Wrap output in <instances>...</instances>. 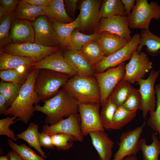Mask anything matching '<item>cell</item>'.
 I'll return each instance as SVG.
<instances>
[{
	"label": "cell",
	"mask_w": 160,
	"mask_h": 160,
	"mask_svg": "<svg viewBox=\"0 0 160 160\" xmlns=\"http://www.w3.org/2000/svg\"><path fill=\"white\" fill-rule=\"evenodd\" d=\"M39 70L32 69L22 85L14 102L5 111L4 115L14 116L25 124L28 123L33 116L34 104L40 101L35 91L34 85Z\"/></svg>",
	"instance_id": "1"
},
{
	"label": "cell",
	"mask_w": 160,
	"mask_h": 160,
	"mask_svg": "<svg viewBox=\"0 0 160 160\" xmlns=\"http://www.w3.org/2000/svg\"><path fill=\"white\" fill-rule=\"evenodd\" d=\"M78 101L64 89L45 101L43 105L36 104L34 111L45 114L46 124H54L71 114L78 112Z\"/></svg>",
	"instance_id": "2"
},
{
	"label": "cell",
	"mask_w": 160,
	"mask_h": 160,
	"mask_svg": "<svg viewBox=\"0 0 160 160\" xmlns=\"http://www.w3.org/2000/svg\"><path fill=\"white\" fill-rule=\"evenodd\" d=\"M63 87L79 102L100 104V88L92 76L76 75L69 78Z\"/></svg>",
	"instance_id": "3"
},
{
	"label": "cell",
	"mask_w": 160,
	"mask_h": 160,
	"mask_svg": "<svg viewBox=\"0 0 160 160\" xmlns=\"http://www.w3.org/2000/svg\"><path fill=\"white\" fill-rule=\"evenodd\" d=\"M70 77L66 74L49 70H39L34 87L40 100L44 102L56 94Z\"/></svg>",
	"instance_id": "4"
},
{
	"label": "cell",
	"mask_w": 160,
	"mask_h": 160,
	"mask_svg": "<svg viewBox=\"0 0 160 160\" xmlns=\"http://www.w3.org/2000/svg\"><path fill=\"white\" fill-rule=\"evenodd\" d=\"M127 17L130 28L149 29L152 19H160V5L153 1L149 3L147 0H136L134 8Z\"/></svg>",
	"instance_id": "5"
},
{
	"label": "cell",
	"mask_w": 160,
	"mask_h": 160,
	"mask_svg": "<svg viewBox=\"0 0 160 160\" xmlns=\"http://www.w3.org/2000/svg\"><path fill=\"white\" fill-rule=\"evenodd\" d=\"M101 0H83L81 1L79 16L80 25L78 28L85 34H90L97 32L102 19L100 9Z\"/></svg>",
	"instance_id": "6"
},
{
	"label": "cell",
	"mask_w": 160,
	"mask_h": 160,
	"mask_svg": "<svg viewBox=\"0 0 160 160\" xmlns=\"http://www.w3.org/2000/svg\"><path fill=\"white\" fill-rule=\"evenodd\" d=\"M124 62L115 67L108 68L102 72H95L94 76L98 83L100 93V105L102 106L117 84L123 80L125 75Z\"/></svg>",
	"instance_id": "7"
},
{
	"label": "cell",
	"mask_w": 160,
	"mask_h": 160,
	"mask_svg": "<svg viewBox=\"0 0 160 160\" xmlns=\"http://www.w3.org/2000/svg\"><path fill=\"white\" fill-rule=\"evenodd\" d=\"M140 40V34H134L132 39L122 48L105 57L102 61L93 66L97 72H102L111 68L116 67L130 60L133 53L137 50Z\"/></svg>",
	"instance_id": "8"
},
{
	"label": "cell",
	"mask_w": 160,
	"mask_h": 160,
	"mask_svg": "<svg viewBox=\"0 0 160 160\" xmlns=\"http://www.w3.org/2000/svg\"><path fill=\"white\" fill-rule=\"evenodd\" d=\"M100 103L78 102L81 130L84 136L93 132L103 131L100 116Z\"/></svg>",
	"instance_id": "9"
},
{
	"label": "cell",
	"mask_w": 160,
	"mask_h": 160,
	"mask_svg": "<svg viewBox=\"0 0 160 160\" xmlns=\"http://www.w3.org/2000/svg\"><path fill=\"white\" fill-rule=\"evenodd\" d=\"M8 54L33 58L37 62L59 50L58 47H48L34 43H10L1 49Z\"/></svg>",
	"instance_id": "10"
},
{
	"label": "cell",
	"mask_w": 160,
	"mask_h": 160,
	"mask_svg": "<svg viewBox=\"0 0 160 160\" xmlns=\"http://www.w3.org/2000/svg\"><path fill=\"white\" fill-rule=\"evenodd\" d=\"M160 72V68L158 71L152 70L147 79H142L138 82L141 99L139 109L142 111L144 119L148 113L152 112L155 109L156 96L155 84Z\"/></svg>",
	"instance_id": "11"
},
{
	"label": "cell",
	"mask_w": 160,
	"mask_h": 160,
	"mask_svg": "<svg viewBox=\"0 0 160 160\" xmlns=\"http://www.w3.org/2000/svg\"><path fill=\"white\" fill-rule=\"evenodd\" d=\"M153 68V63L143 52L135 50L129 62L126 64L123 80L130 84L138 82L143 79Z\"/></svg>",
	"instance_id": "12"
},
{
	"label": "cell",
	"mask_w": 160,
	"mask_h": 160,
	"mask_svg": "<svg viewBox=\"0 0 160 160\" xmlns=\"http://www.w3.org/2000/svg\"><path fill=\"white\" fill-rule=\"evenodd\" d=\"M146 124L122 133L119 137V148L113 160H123L127 157L136 155L140 150L139 141Z\"/></svg>",
	"instance_id": "13"
},
{
	"label": "cell",
	"mask_w": 160,
	"mask_h": 160,
	"mask_svg": "<svg viewBox=\"0 0 160 160\" xmlns=\"http://www.w3.org/2000/svg\"><path fill=\"white\" fill-rule=\"evenodd\" d=\"M41 132L50 135L58 133L68 134L73 136L76 141L80 142H82L84 139V136L81 130L80 117L78 113H73L54 124H46L43 126Z\"/></svg>",
	"instance_id": "14"
},
{
	"label": "cell",
	"mask_w": 160,
	"mask_h": 160,
	"mask_svg": "<svg viewBox=\"0 0 160 160\" xmlns=\"http://www.w3.org/2000/svg\"><path fill=\"white\" fill-rule=\"evenodd\" d=\"M31 23L35 32L34 43L46 47H60L55 32L46 15L39 17Z\"/></svg>",
	"instance_id": "15"
},
{
	"label": "cell",
	"mask_w": 160,
	"mask_h": 160,
	"mask_svg": "<svg viewBox=\"0 0 160 160\" xmlns=\"http://www.w3.org/2000/svg\"><path fill=\"white\" fill-rule=\"evenodd\" d=\"M103 31L116 35L128 41L132 38L127 16H113L102 18L97 32L99 33Z\"/></svg>",
	"instance_id": "16"
},
{
	"label": "cell",
	"mask_w": 160,
	"mask_h": 160,
	"mask_svg": "<svg viewBox=\"0 0 160 160\" xmlns=\"http://www.w3.org/2000/svg\"><path fill=\"white\" fill-rule=\"evenodd\" d=\"M32 69L49 70L72 77L78 74L66 61L60 50L34 63Z\"/></svg>",
	"instance_id": "17"
},
{
	"label": "cell",
	"mask_w": 160,
	"mask_h": 160,
	"mask_svg": "<svg viewBox=\"0 0 160 160\" xmlns=\"http://www.w3.org/2000/svg\"><path fill=\"white\" fill-rule=\"evenodd\" d=\"M9 38L12 43H34L35 32L32 23L28 20L15 18L12 24Z\"/></svg>",
	"instance_id": "18"
},
{
	"label": "cell",
	"mask_w": 160,
	"mask_h": 160,
	"mask_svg": "<svg viewBox=\"0 0 160 160\" xmlns=\"http://www.w3.org/2000/svg\"><path fill=\"white\" fill-rule=\"evenodd\" d=\"M63 56L67 62L77 72L78 75L88 76L94 75L95 71L80 51L65 50Z\"/></svg>",
	"instance_id": "19"
},
{
	"label": "cell",
	"mask_w": 160,
	"mask_h": 160,
	"mask_svg": "<svg viewBox=\"0 0 160 160\" xmlns=\"http://www.w3.org/2000/svg\"><path fill=\"white\" fill-rule=\"evenodd\" d=\"M92 144L97 151L99 160H111L114 142L108 135L103 131L90 133Z\"/></svg>",
	"instance_id": "20"
},
{
	"label": "cell",
	"mask_w": 160,
	"mask_h": 160,
	"mask_svg": "<svg viewBox=\"0 0 160 160\" xmlns=\"http://www.w3.org/2000/svg\"><path fill=\"white\" fill-rule=\"evenodd\" d=\"M98 33L97 40L105 57L122 48L129 42L116 35L108 32L103 31Z\"/></svg>",
	"instance_id": "21"
},
{
	"label": "cell",
	"mask_w": 160,
	"mask_h": 160,
	"mask_svg": "<svg viewBox=\"0 0 160 160\" xmlns=\"http://www.w3.org/2000/svg\"><path fill=\"white\" fill-rule=\"evenodd\" d=\"M58 39L60 47L65 49L69 41L71 35L76 29L79 28L80 25L79 15L72 22L63 23L57 22H51Z\"/></svg>",
	"instance_id": "22"
},
{
	"label": "cell",
	"mask_w": 160,
	"mask_h": 160,
	"mask_svg": "<svg viewBox=\"0 0 160 160\" xmlns=\"http://www.w3.org/2000/svg\"><path fill=\"white\" fill-rule=\"evenodd\" d=\"M37 62L33 58L12 55L0 51V71L15 69L21 66L32 68V65Z\"/></svg>",
	"instance_id": "23"
},
{
	"label": "cell",
	"mask_w": 160,
	"mask_h": 160,
	"mask_svg": "<svg viewBox=\"0 0 160 160\" xmlns=\"http://www.w3.org/2000/svg\"><path fill=\"white\" fill-rule=\"evenodd\" d=\"M45 15L51 22H57L67 23L74 20L67 14L63 0H52L49 6L45 9Z\"/></svg>",
	"instance_id": "24"
},
{
	"label": "cell",
	"mask_w": 160,
	"mask_h": 160,
	"mask_svg": "<svg viewBox=\"0 0 160 160\" xmlns=\"http://www.w3.org/2000/svg\"><path fill=\"white\" fill-rule=\"evenodd\" d=\"M140 34V40L137 51L140 52L143 47L145 46L149 54L153 56L158 55L160 50V37L153 34L149 29L141 30Z\"/></svg>",
	"instance_id": "25"
},
{
	"label": "cell",
	"mask_w": 160,
	"mask_h": 160,
	"mask_svg": "<svg viewBox=\"0 0 160 160\" xmlns=\"http://www.w3.org/2000/svg\"><path fill=\"white\" fill-rule=\"evenodd\" d=\"M14 14L17 18L33 22L39 17L45 15V9L34 6L25 0H22L19 1Z\"/></svg>",
	"instance_id": "26"
},
{
	"label": "cell",
	"mask_w": 160,
	"mask_h": 160,
	"mask_svg": "<svg viewBox=\"0 0 160 160\" xmlns=\"http://www.w3.org/2000/svg\"><path fill=\"white\" fill-rule=\"evenodd\" d=\"M39 127L37 124L30 122L27 128L21 133L16 135L18 139H22L25 141L31 147L36 149L40 154L41 156L47 159V153L41 149L39 140V135L40 132L38 131Z\"/></svg>",
	"instance_id": "27"
},
{
	"label": "cell",
	"mask_w": 160,
	"mask_h": 160,
	"mask_svg": "<svg viewBox=\"0 0 160 160\" xmlns=\"http://www.w3.org/2000/svg\"><path fill=\"white\" fill-rule=\"evenodd\" d=\"M80 51L93 66L105 57L102 47L97 39L89 42L84 45Z\"/></svg>",
	"instance_id": "28"
},
{
	"label": "cell",
	"mask_w": 160,
	"mask_h": 160,
	"mask_svg": "<svg viewBox=\"0 0 160 160\" xmlns=\"http://www.w3.org/2000/svg\"><path fill=\"white\" fill-rule=\"evenodd\" d=\"M152 143L150 145L146 144V140L141 138L139 141L140 150L142 153L143 160H159L160 154V141L155 132L151 135Z\"/></svg>",
	"instance_id": "29"
},
{
	"label": "cell",
	"mask_w": 160,
	"mask_h": 160,
	"mask_svg": "<svg viewBox=\"0 0 160 160\" xmlns=\"http://www.w3.org/2000/svg\"><path fill=\"white\" fill-rule=\"evenodd\" d=\"M31 68L21 66L17 68L0 71V78L4 82L16 83L23 85L30 73Z\"/></svg>",
	"instance_id": "30"
},
{
	"label": "cell",
	"mask_w": 160,
	"mask_h": 160,
	"mask_svg": "<svg viewBox=\"0 0 160 160\" xmlns=\"http://www.w3.org/2000/svg\"><path fill=\"white\" fill-rule=\"evenodd\" d=\"M98 33L97 32L90 34L81 32L78 28L72 33L66 50L80 51L85 45L91 41L97 39Z\"/></svg>",
	"instance_id": "31"
},
{
	"label": "cell",
	"mask_w": 160,
	"mask_h": 160,
	"mask_svg": "<svg viewBox=\"0 0 160 160\" xmlns=\"http://www.w3.org/2000/svg\"><path fill=\"white\" fill-rule=\"evenodd\" d=\"M100 14L102 18L113 16H127L121 0H103Z\"/></svg>",
	"instance_id": "32"
},
{
	"label": "cell",
	"mask_w": 160,
	"mask_h": 160,
	"mask_svg": "<svg viewBox=\"0 0 160 160\" xmlns=\"http://www.w3.org/2000/svg\"><path fill=\"white\" fill-rule=\"evenodd\" d=\"M132 88L130 83L123 80L117 84L110 96L113 102L117 107L122 106Z\"/></svg>",
	"instance_id": "33"
},
{
	"label": "cell",
	"mask_w": 160,
	"mask_h": 160,
	"mask_svg": "<svg viewBox=\"0 0 160 160\" xmlns=\"http://www.w3.org/2000/svg\"><path fill=\"white\" fill-rule=\"evenodd\" d=\"M137 111H130L122 106L118 107L112 122V129L119 130L129 124L135 117Z\"/></svg>",
	"instance_id": "34"
},
{
	"label": "cell",
	"mask_w": 160,
	"mask_h": 160,
	"mask_svg": "<svg viewBox=\"0 0 160 160\" xmlns=\"http://www.w3.org/2000/svg\"><path fill=\"white\" fill-rule=\"evenodd\" d=\"M102 107L100 116L103 127L104 129H112L113 118L118 107L113 102L110 96Z\"/></svg>",
	"instance_id": "35"
},
{
	"label": "cell",
	"mask_w": 160,
	"mask_h": 160,
	"mask_svg": "<svg viewBox=\"0 0 160 160\" xmlns=\"http://www.w3.org/2000/svg\"><path fill=\"white\" fill-rule=\"evenodd\" d=\"M22 85L14 83L0 82V94L6 100L7 109L16 99Z\"/></svg>",
	"instance_id": "36"
},
{
	"label": "cell",
	"mask_w": 160,
	"mask_h": 160,
	"mask_svg": "<svg viewBox=\"0 0 160 160\" xmlns=\"http://www.w3.org/2000/svg\"><path fill=\"white\" fill-rule=\"evenodd\" d=\"M7 142L12 150L16 152L23 160H46L25 144L18 145L10 139L8 140Z\"/></svg>",
	"instance_id": "37"
},
{
	"label": "cell",
	"mask_w": 160,
	"mask_h": 160,
	"mask_svg": "<svg viewBox=\"0 0 160 160\" xmlns=\"http://www.w3.org/2000/svg\"><path fill=\"white\" fill-rule=\"evenodd\" d=\"M15 17L14 13H10L0 19L1 49L12 43L9 38V34L12 24Z\"/></svg>",
	"instance_id": "38"
},
{
	"label": "cell",
	"mask_w": 160,
	"mask_h": 160,
	"mask_svg": "<svg viewBox=\"0 0 160 160\" xmlns=\"http://www.w3.org/2000/svg\"><path fill=\"white\" fill-rule=\"evenodd\" d=\"M156 96V106L155 111L149 113L146 124L156 133H160V84L155 86Z\"/></svg>",
	"instance_id": "39"
},
{
	"label": "cell",
	"mask_w": 160,
	"mask_h": 160,
	"mask_svg": "<svg viewBox=\"0 0 160 160\" xmlns=\"http://www.w3.org/2000/svg\"><path fill=\"white\" fill-rule=\"evenodd\" d=\"M52 143L58 150H66L73 145V142L76 141L73 136L65 133H58L51 135Z\"/></svg>",
	"instance_id": "40"
},
{
	"label": "cell",
	"mask_w": 160,
	"mask_h": 160,
	"mask_svg": "<svg viewBox=\"0 0 160 160\" xmlns=\"http://www.w3.org/2000/svg\"><path fill=\"white\" fill-rule=\"evenodd\" d=\"M141 103V97L139 90L133 87L129 95L122 106L130 111H137Z\"/></svg>",
	"instance_id": "41"
},
{
	"label": "cell",
	"mask_w": 160,
	"mask_h": 160,
	"mask_svg": "<svg viewBox=\"0 0 160 160\" xmlns=\"http://www.w3.org/2000/svg\"><path fill=\"white\" fill-rule=\"evenodd\" d=\"M18 120L14 116H9L0 120V135L7 136L13 141H16L17 138L14 132L9 128L10 126L16 123Z\"/></svg>",
	"instance_id": "42"
},
{
	"label": "cell",
	"mask_w": 160,
	"mask_h": 160,
	"mask_svg": "<svg viewBox=\"0 0 160 160\" xmlns=\"http://www.w3.org/2000/svg\"><path fill=\"white\" fill-rule=\"evenodd\" d=\"M39 145L41 147L53 149L55 146L52 143L51 135L39 133Z\"/></svg>",
	"instance_id": "43"
},
{
	"label": "cell",
	"mask_w": 160,
	"mask_h": 160,
	"mask_svg": "<svg viewBox=\"0 0 160 160\" xmlns=\"http://www.w3.org/2000/svg\"><path fill=\"white\" fill-rule=\"evenodd\" d=\"M64 4L66 11L68 15L72 18H74L75 15L77 3V0H63Z\"/></svg>",
	"instance_id": "44"
},
{
	"label": "cell",
	"mask_w": 160,
	"mask_h": 160,
	"mask_svg": "<svg viewBox=\"0 0 160 160\" xmlns=\"http://www.w3.org/2000/svg\"><path fill=\"white\" fill-rule=\"evenodd\" d=\"M19 1L17 0H0V5L4 7L9 13L15 11Z\"/></svg>",
	"instance_id": "45"
},
{
	"label": "cell",
	"mask_w": 160,
	"mask_h": 160,
	"mask_svg": "<svg viewBox=\"0 0 160 160\" xmlns=\"http://www.w3.org/2000/svg\"><path fill=\"white\" fill-rule=\"evenodd\" d=\"M25 1L34 6L46 9L49 6L52 0H25Z\"/></svg>",
	"instance_id": "46"
},
{
	"label": "cell",
	"mask_w": 160,
	"mask_h": 160,
	"mask_svg": "<svg viewBox=\"0 0 160 160\" xmlns=\"http://www.w3.org/2000/svg\"><path fill=\"white\" fill-rule=\"evenodd\" d=\"M127 16H128L135 4V0H121Z\"/></svg>",
	"instance_id": "47"
},
{
	"label": "cell",
	"mask_w": 160,
	"mask_h": 160,
	"mask_svg": "<svg viewBox=\"0 0 160 160\" xmlns=\"http://www.w3.org/2000/svg\"><path fill=\"white\" fill-rule=\"evenodd\" d=\"M7 100L6 98L0 94V114H4L7 109Z\"/></svg>",
	"instance_id": "48"
},
{
	"label": "cell",
	"mask_w": 160,
	"mask_h": 160,
	"mask_svg": "<svg viewBox=\"0 0 160 160\" xmlns=\"http://www.w3.org/2000/svg\"><path fill=\"white\" fill-rule=\"evenodd\" d=\"M10 160H23L15 151L12 150L8 153Z\"/></svg>",
	"instance_id": "49"
},
{
	"label": "cell",
	"mask_w": 160,
	"mask_h": 160,
	"mask_svg": "<svg viewBox=\"0 0 160 160\" xmlns=\"http://www.w3.org/2000/svg\"><path fill=\"white\" fill-rule=\"evenodd\" d=\"M9 13L3 6L0 5V19L6 16Z\"/></svg>",
	"instance_id": "50"
},
{
	"label": "cell",
	"mask_w": 160,
	"mask_h": 160,
	"mask_svg": "<svg viewBox=\"0 0 160 160\" xmlns=\"http://www.w3.org/2000/svg\"><path fill=\"white\" fill-rule=\"evenodd\" d=\"M123 160H138V159L136 155H135L127 157Z\"/></svg>",
	"instance_id": "51"
},
{
	"label": "cell",
	"mask_w": 160,
	"mask_h": 160,
	"mask_svg": "<svg viewBox=\"0 0 160 160\" xmlns=\"http://www.w3.org/2000/svg\"><path fill=\"white\" fill-rule=\"evenodd\" d=\"M0 160H10V159L9 157L7 154L5 156H0Z\"/></svg>",
	"instance_id": "52"
},
{
	"label": "cell",
	"mask_w": 160,
	"mask_h": 160,
	"mask_svg": "<svg viewBox=\"0 0 160 160\" xmlns=\"http://www.w3.org/2000/svg\"><path fill=\"white\" fill-rule=\"evenodd\" d=\"M159 139H160V133L159 134Z\"/></svg>",
	"instance_id": "53"
}]
</instances>
